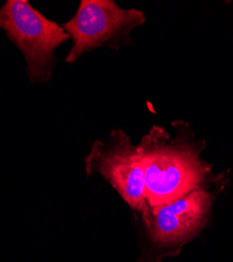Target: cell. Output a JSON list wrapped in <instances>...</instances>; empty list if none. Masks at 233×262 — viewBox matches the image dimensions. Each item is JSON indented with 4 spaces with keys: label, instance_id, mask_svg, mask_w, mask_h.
Masks as SVG:
<instances>
[{
    "label": "cell",
    "instance_id": "6da1fadb",
    "mask_svg": "<svg viewBox=\"0 0 233 262\" xmlns=\"http://www.w3.org/2000/svg\"><path fill=\"white\" fill-rule=\"evenodd\" d=\"M173 138L161 126L154 125L138 145L144 165L145 198L148 208L171 204L204 187L210 165L201 158L204 142H194L187 123L174 122Z\"/></svg>",
    "mask_w": 233,
    "mask_h": 262
},
{
    "label": "cell",
    "instance_id": "7a4b0ae2",
    "mask_svg": "<svg viewBox=\"0 0 233 262\" xmlns=\"http://www.w3.org/2000/svg\"><path fill=\"white\" fill-rule=\"evenodd\" d=\"M0 29L23 54L31 83L51 81L56 67V50L70 35L28 0H8L0 7Z\"/></svg>",
    "mask_w": 233,
    "mask_h": 262
},
{
    "label": "cell",
    "instance_id": "3957f363",
    "mask_svg": "<svg viewBox=\"0 0 233 262\" xmlns=\"http://www.w3.org/2000/svg\"><path fill=\"white\" fill-rule=\"evenodd\" d=\"M146 23L144 12L123 9L114 0H82L72 19L62 25L72 40L66 63L99 48L119 50L131 46L133 31Z\"/></svg>",
    "mask_w": 233,
    "mask_h": 262
},
{
    "label": "cell",
    "instance_id": "277c9868",
    "mask_svg": "<svg viewBox=\"0 0 233 262\" xmlns=\"http://www.w3.org/2000/svg\"><path fill=\"white\" fill-rule=\"evenodd\" d=\"M88 176L99 174L145 222L150 214L145 198L144 165L138 145L121 129H114L105 141H96L84 159Z\"/></svg>",
    "mask_w": 233,
    "mask_h": 262
},
{
    "label": "cell",
    "instance_id": "5b68a950",
    "mask_svg": "<svg viewBox=\"0 0 233 262\" xmlns=\"http://www.w3.org/2000/svg\"><path fill=\"white\" fill-rule=\"evenodd\" d=\"M211 206L213 195L202 187L171 204L150 209L144 225L156 244L185 243L204 228Z\"/></svg>",
    "mask_w": 233,
    "mask_h": 262
}]
</instances>
